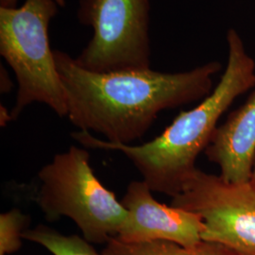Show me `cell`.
<instances>
[{
	"instance_id": "6da1fadb",
	"label": "cell",
	"mask_w": 255,
	"mask_h": 255,
	"mask_svg": "<svg viewBox=\"0 0 255 255\" xmlns=\"http://www.w3.org/2000/svg\"><path fill=\"white\" fill-rule=\"evenodd\" d=\"M66 95L67 117L81 130L102 134L110 143L130 145L143 136L162 111L205 99L221 70L210 62L188 71L127 70L99 73L54 50Z\"/></svg>"
},
{
	"instance_id": "7a4b0ae2",
	"label": "cell",
	"mask_w": 255,
	"mask_h": 255,
	"mask_svg": "<svg viewBox=\"0 0 255 255\" xmlns=\"http://www.w3.org/2000/svg\"><path fill=\"white\" fill-rule=\"evenodd\" d=\"M227 64L217 87L195 108L182 112L163 133L138 146L110 143L80 130L71 136L90 148L118 150L136 167L152 192L174 198L197 169L196 161L205 150L217 124L233 102L255 86V61L235 28L226 35Z\"/></svg>"
},
{
	"instance_id": "3957f363",
	"label": "cell",
	"mask_w": 255,
	"mask_h": 255,
	"mask_svg": "<svg viewBox=\"0 0 255 255\" xmlns=\"http://www.w3.org/2000/svg\"><path fill=\"white\" fill-rule=\"evenodd\" d=\"M58 7L55 0H25L19 8L0 7V54L18 82L12 120L33 102L67 117L66 95L48 37Z\"/></svg>"
},
{
	"instance_id": "277c9868",
	"label": "cell",
	"mask_w": 255,
	"mask_h": 255,
	"mask_svg": "<svg viewBox=\"0 0 255 255\" xmlns=\"http://www.w3.org/2000/svg\"><path fill=\"white\" fill-rule=\"evenodd\" d=\"M36 202L48 221L66 217L93 244H107L119 235L128 212L94 173L86 149L71 146L38 173Z\"/></svg>"
},
{
	"instance_id": "5b68a950",
	"label": "cell",
	"mask_w": 255,
	"mask_h": 255,
	"mask_svg": "<svg viewBox=\"0 0 255 255\" xmlns=\"http://www.w3.org/2000/svg\"><path fill=\"white\" fill-rule=\"evenodd\" d=\"M150 0H80L79 21L93 36L75 59L99 73L150 68Z\"/></svg>"
},
{
	"instance_id": "8992f818",
	"label": "cell",
	"mask_w": 255,
	"mask_h": 255,
	"mask_svg": "<svg viewBox=\"0 0 255 255\" xmlns=\"http://www.w3.org/2000/svg\"><path fill=\"white\" fill-rule=\"evenodd\" d=\"M171 205L201 217L202 241L238 255H255V188L251 182H229L197 168Z\"/></svg>"
},
{
	"instance_id": "52a82bcc",
	"label": "cell",
	"mask_w": 255,
	"mask_h": 255,
	"mask_svg": "<svg viewBox=\"0 0 255 255\" xmlns=\"http://www.w3.org/2000/svg\"><path fill=\"white\" fill-rule=\"evenodd\" d=\"M145 181H132L121 200L128 219L117 238L124 243L168 241L190 248L201 243L204 228L197 214L156 201Z\"/></svg>"
},
{
	"instance_id": "ba28073f",
	"label": "cell",
	"mask_w": 255,
	"mask_h": 255,
	"mask_svg": "<svg viewBox=\"0 0 255 255\" xmlns=\"http://www.w3.org/2000/svg\"><path fill=\"white\" fill-rule=\"evenodd\" d=\"M229 182H249L255 155V90L217 128L204 150Z\"/></svg>"
},
{
	"instance_id": "9c48e42d",
	"label": "cell",
	"mask_w": 255,
	"mask_h": 255,
	"mask_svg": "<svg viewBox=\"0 0 255 255\" xmlns=\"http://www.w3.org/2000/svg\"><path fill=\"white\" fill-rule=\"evenodd\" d=\"M102 255H238L226 247L201 241L196 246L186 248L168 241L145 243H124L112 237L103 249Z\"/></svg>"
},
{
	"instance_id": "30bf717a",
	"label": "cell",
	"mask_w": 255,
	"mask_h": 255,
	"mask_svg": "<svg viewBox=\"0 0 255 255\" xmlns=\"http://www.w3.org/2000/svg\"><path fill=\"white\" fill-rule=\"evenodd\" d=\"M23 239L46 248L53 255H102L84 238L78 236H64L46 225L27 229Z\"/></svg>"
},
{
	"instance_id": "8fae6325",
	"label": "cell",
	"mask_w": 255,
	"mask_h": 255,
	"mask_svg": "<svg viewBox=\"0 0 255 255\" xmlns=\"http://www.w3.org/2000/svg\"><path fill=\"white\" fill-rule=\"evenodd\" d=\"M28 223L29 217L18 209L0 215V255L18 252L22 247L23 233L27 230Z\"/></svg>"
},
{
	"instance_id": "7c38bea8",
	"label": "cell",
	"mask_w": 255,
	"mask_h": 255,
	"mask_svg": "<svg viewBox=\"0 0 255 255\" xmlns=\"http://www.w3.org/2000/svg\"><path fill=\"white\" fill-rule=\"evenodd\" d=\"M1 92L8 93L12 87V82L9 79V74L3 66H1Z\"/></svg>"
},
{
	"instance_id": "4fadbf2b",
	"label": "cell",
	"mask_w": 255,
	"mask_h": 255,
	"mask_svg": "<svg viewBox=\"0 0 255 255\" xmlns=\"http://www.w3.org/2000/svg\"><path fill=\"white\" fill-rule=\"evenodd\" d=\"M18 0H0V7L1 8H15ZM59 7L65 6V0H55Z\"/></svg>"
},
{
	"instance_id": "5bb4252c",
	"label": "cell",
	"mask_w": 255,
	"mask_h": 255,
	"mask_svg": "<svg viewBox=\"0 0 255 255\" xmlns=\"http://www.w3.org/2000/svg\"><path fill=\"white\" fill-rule=\"evenodd\" d=\"M12 120L11 117V113L6 109L5 107L1 106V114H0V122H1V126H6V124Z\"/></svg>"
},
{
	"instance_id": "9a60e30c",
	"label": "cell",
	"mask_w": 255,
	"mask_h": 255,
	"mask_svg": "<svg viewBox=\"0 0 255 255\" xmlns=\"http://www.w3.org/2000/svg\"><path fill=\"white\" fill-rule=\"evenodd\" d=\"M250 182L253 184V186L255 188V155L254 158V163H253V167H252V176Z\"/></svg>"
}]
</instances>
